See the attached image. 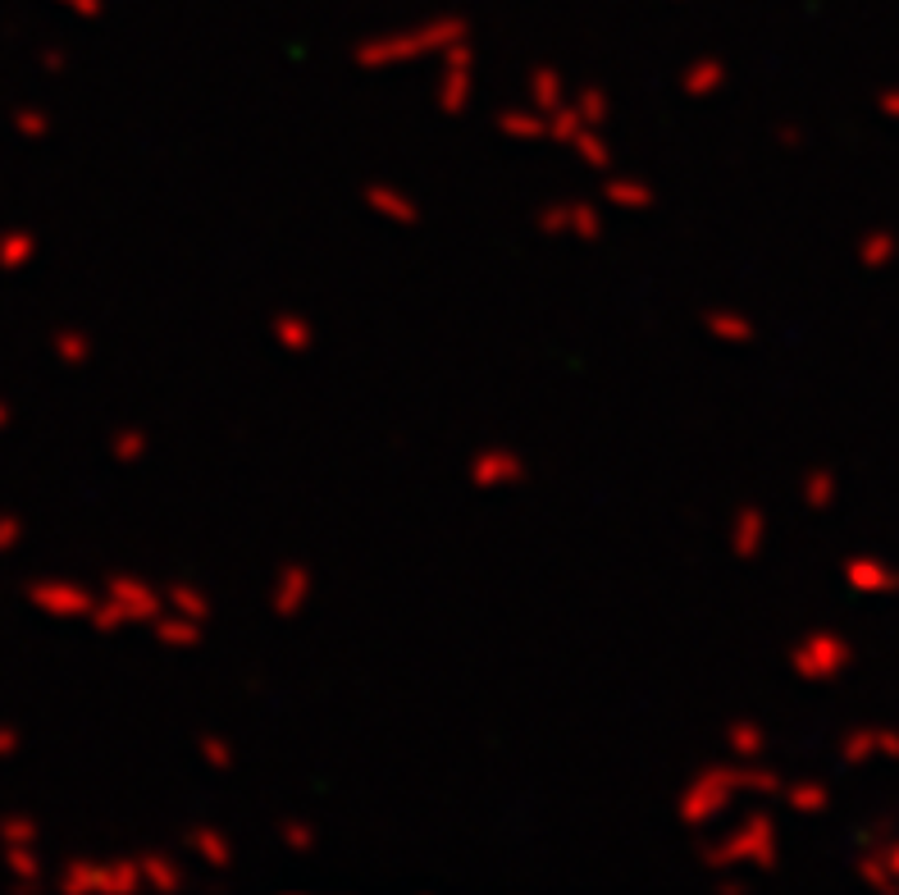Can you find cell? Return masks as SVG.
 <instances>
[{
    "label": "cell",
    "mask_w": 899,
    "mask_h": 895,
    "mask_svg": "<svg viewBox=\"0 0 899 895\" xmlns=\"http://www.w3.org/2000/svg\"><path fill=\"white\" fill-rule=\"evenodd\" d=\"M471 37L466 19L457 14H443V19H425L406 32H384V37H370V42L356 47V64L361 69H402V64H416V60H438L453 42Z\"/></svg>",
    "instance_id": "obj_1"
},
{
    "label": "cell",
    "mask_w": 899,
    "mask_h": 895,
    "mask_svg": "<svg viewBox=\"0 0 899 895\" xmlns=\"http://www.w3.org/2000/svg\"><path fill=\"white\" fill-rule=\"evenodd\" d=\"M699 864L707 873H722V868H758V873H776L781 864V836L772 813H748L740 827H731L726 836L707 841L699 850Z\"/></svg>",
    "instance_id": "obj_2"
},
{
    "label": "cell",
    "mask_w": 899,
    "mask_h": 895,
    "mask_svg": "<svg viewBox=\"0 0 899 895\" xmlns=\"http://www.w3.org/2000/svg\"><path fill=\"white\" fill-rule=\"evenodd\" d=\"M740 795H744V786H740V759H731V763H703L681 786V795H676L681 827L703 832V827L722 823V817L735 809Z\"/></svg>",
    "instance_id": "obj_3"
},
{
    "label": "cell",
    "mask_w": 899,
    "mask_h": 895,
    "mask_svg": "<svg viewBox=\"0 0 899 895\" xmlns=\"http://www.w3.org/2000/svg\"><path fill=\"white\" fill-rule=\"evenodd\" d=\"M55 886L64 895H137L142 873L137 860H64Z\"/></svg>",
    "instance_id": "obj_4"
},
{
    "label": "cell",
    "mask_w": 899,
    "mask_h": 895,
    "mask_svg": "<svg viewBox=\"0 0 899 895\" xmlns=\"http://www.w3.org/2000/svg\"><path fill=\"white\" fill-rule=\"evenodd\" d=\"M854 667V645L840 630H808L790 645V671L799 681H836Z\"/></svg>",
    "instance_id": "obj_5"
},
{
    "label": "cell",
    "mask_w": 899,
    "mask_h": 895,
    "mask_svg": "<svg viewBox=\"0 0 899 895\" xmlns=\"http://www.w3.org/2000/svg\"><path fill=\"white\" fill-rule=\"evenodd\" d=\"M475 69H479V60H475L471 37H462V42H453L438 55V92H434V101H438V110H443L447 120H457V115H466V110H471V101H475Z\"/></svg>",
    "instance_id": "obj_6"
},
{
    "label": "cell",
    "mask_w": 899,
    "mask_h": 895,
    "mask_svg": "<svg viewBox=\"0 0 899 895\" xmlns=\"http://www.w3.org/2000/svg\"><path fill=\"white\" fill-rule=\"evenodd\" d=\"M535 229L544 238H576V243H598L603 238V210L593 202H544L535 210Z\"/></svg>",
    "instance_id": "obj_7"
},
{
    "label": "cell",
    "mask_w": 899,
    "mask_h": 895,
    "mask_svg": "<svg viewBox=\"0 0 899 895\" xmlns=\"http://www.w3.org/2000/svg\"><path fill=\"white\" fill-rule=\"evenodd\" d=\"M23 599L55 621H83L92 599H96V589H87L83 580H69V576H42V580H28Z\"/></svg>",
    "instance_id": "obj_8"
},
{
    "label": "cell",
    "mask_w": 899,
    "mask_h": 895,
    "mask_svg": "<svg viewBox=\"0 0 899 895\" xmlns=\"http://www.w3.org/2000/svg\"><path fill=\"white\" fill-rule=\"evenodd\" d=\"M530 466L526 457L516 453V448H479V453H471L466 462V480H471V490L479 494H503V490H516V484H526Z\"/></svg>",
    "instance_id": "obj_9"
},
{
    "label": "cell",
    "mask_w": 899,
    "mask_h": 895,
    "mask_svg": "<svg viewBox=\"0 0 899 895\" xmlns=\"http://www.w3.org/2000/svg\"><path fill=\"white\" fill-rule=\"evenodd\" d=\"M101 594L124 613L128 626H146V621H152V617L165 608L161 589H156L152 580H146V576H137V572H110Z\"/></svg>",
    "instance_id": "obj_10"
},
{
    "label": "cell",
    "mask_w": 899,
    "mask_h": 895,
    "mask_svg": "<svg viewBox=\"0 0 899 895\" xmlns=\"http://www.w3.org/2000/svg\"><path fill=\"white\" fill-rule=\"evenodd\" d=\"M311 594H316V572L307 563H283L270 580V613L279 621H292V617H302L307 604H311Z\"/></svg>",
    "instance_id": "obj_11"
},
{
    "label": "cell",
    "mask_w": 899,
    "mask_h": 895,
    "mask_svg": "<svg viewBox=\"0 0 899 895\" xmlns=\"http://www.w3.org/2000/svg\"><path fill=\"white\" fill-rule=\"evenodd\" d=\"M840 576L854 594H864V599H890V594H899V567L881 563V557H868V553L845 557Z\"/></svg>",
    "instance_id": "obj_12"
},
{
    "label": "cell",
    "mask_w": 899,
    "mask_h": 895,
    "mask_svg": "<svg viewBox=\"0 0 899 895\" xmlns=\"http://www.w3.org/2000/svg\"><path fill=\"white\" fill-rule=\"evenodd\" d=\"M767 535H772V521L758 503H740L735 516H731V553L735 563H758L763 548H767Z\"/></svg>",
    "instance_id": "obj_13"
},
{
    "label": "cell",
    "mask_w": 899,
    "mask_h": 895,
    "mask_svg": "<svg viewBox=\"0 0 899 895\" xmlns=\"http://www.w3.org/2000/svg\"><path fill=\"white\" fill-rule=\"evenodd\" d=\"M361 202H365L370 215H380L384 224H397V229H411V224H421L416 197L402 193V188H393V183H365Z\"/></svg>",
    "instance_id": "obj_14"
},
{
    "label": "cell",
    "mask_w": 899,
    "mask_h": 895,
    "mask_svg": "<svg viewBox=\"0 0 899 895\" xmlns=\"http://www.w3.org/2000/svg\"><path fill=\"white\" fill-rule=\"evenodd\" d=\"M137 860V873H142V891L152 895H178L187 886V868L183 860H174V854L165 850H146V854H133Z\"/></svg>",
    "instance_id": "obj_15"
},
{
    "label": "cell",
    "mask_w": 899,
    "mask_h": 895,
    "mask_svg": "<svg viewBox=\"0 0 899 895\" xmlns=\"http://www.w3.org/2000/svg\"><path fill=\"white\" fill-rule=\"evenodd\" d=\"M731 83V64L722 55H694L685 69H681V92L690 101H707V96H717L726 92Z\"/></svg>",
    "instance_id": "obj_16"
},
{
    "label": "cell",
    "mask_w": 899,
    "mask_h": 895,
    "mask_svg": "<svg viewBox=\"0 0 899 895\" xmlns=\"http://www.w3.org/2000/svg\"><path fill=\"white\" fill-rule=\"evenodd\" d=\"M703 333L722 348H748L758 339V325L735 307H713V311H703Z\"/></svg>",
    "instance_id": "obj_17"
},
{
    "label": "cell",
    "mask_w": 899,
    "mask_h": 895,
    "mask_svg": "<svg viewBox=\"0 0 899 895\" xmlns=\"http://www.w3.org/2000/svg\"><path fill=\"white\" fill-rule=\"evenodd\" d=\"M187 854H193L197 864H206L210 873H229L234 841L224 836V827H215V823H197L193 832H187Z\"/></svg>",
    "instance_id": "obj_18"
},
{
    "label": "cell",
    "mask_w": 899,
    "mask_h": 895,
    "mask_svg": "<svg viewBox=\"0 0 899 895\" xmlns=\"http://www.w3.org/2000/svg\"><path fill=\"white\" fill-rule=\"evenodd\" d=\"M603 202L617 206V210H653L658 193H653V183L640 178V174H612V169H603Z\"/></svg>",
    "instance_id": "obj_19"
},
{
    "label": "cell",
    "mask_w": 899,
    "mask_h": 895,
    "mask_svg": "<svg viewBox=\"0 0 899 895\" xmlns=\"http://www.w3.org/2000/svg\"><path fill=\"white\" fill-rule=\"evenodd\" d=\"M146 626H152V636H156L165 649H197V645L206 640V626H202V621L183 617V613H169V608H161Z\"/></svg>",
    "instance_id": "obj_20"
},
{
    "label": "cell",
    "mask_w": 899,
    "mask_h": 895,
    "mask_svg": "<svg viewBox=\"0 0 899 895\" xmlns=\"http://www.w3.org/2000/svg\"><path fill=\"white\" fill-rule=\"evenodd\" d=\"M494 128L512 142H548V115H539L535 105H507L494 115Z\"/></svg>",
    "instance_id": "obj_21"
},
{
    "label": "cell",
    "mask_w": 899,
    "mask_h": 895,
    "mask_svg": "<svg viewBox=\"0 0 899 895\" xmlns=\"http://www.w3.org/2000/svg\"><path fill=\"white\" fill-rule=\"evenodd\" d=\"M270 339H275V348L292 352V357H307V352L316 348V325H311L302 311H275Z\"/></svg>",
    "instance_id": "obj_22"
},
{
    "label": "cell",
    "mask_w": 899,
    "mask_h": 895,
    "mask_svg": "<svg viewBox=\"0 0 899 895\" xmlns=\"http://www.w3.org/2000/svg\"><path fill=\"white\" fill-rule=\"evenodd\" d=\"M781 800H785V809L790 813H799V817H817V813H827L831 809V786L827 781H781V791H776Z\"/></svg>",
    "instance_id": "obj_23"
},
{
    "label": "cell",
    "mask_w": 899,
    "mask_h": 895,
    "mask_svg": "<svg viewBox=\"0 0 899 895\" xmlns=\"http://www.w3.org/2000/svg\"><path fill=\"white\" fill-rule=\"evenodd\" d=\"M161 599H165L169 613H183V617H193V621H202V626L215 617L210 594H206L202 585H193V580H174V585H165V589H161Z\"/></svg>",
    "instance_id": "obj_24"
},
{
    "label": "cell",
    "mask_w": 899,
    "mask_h": 895,
    "mask_svg": "<svg viewBox=\"0 0 899 895\" xmlns=\"http://www.w3.org/2000/svg\"><path fill=\"white\" fill-rule=\"evenodd\" d=\"M526 92H530V105L539 110V115H548V110H557L561 101H567V79H561L557 64H535L526 73Z\"/></svg>",
    "instance_id": "obj_25"
},
{
    "label": "cell",
    "mask_w": 899,
    "mask_h": 895,
    "mask_svg": "<svg viewBox=\"0 0 899 895\" xmlns=\"http://www.w3.org/2000/svg\"><path fill=\"white\" fill-rule=\"evenodd\" d=\"M799 498H804L808 512L836 507V498H840V475H836L831 466H808L804 480H799Z\"/></svg>",
    "instance_id": "obj_26"
},
{
    "label": "cell",
    "mask_w": 899,
    "mask_h": 895,
    "mask_svg": "<svg viewBox=\"0 0 899 895\" xmlns=\"http://www.w3.org/2000/svg\"><path fill=\"white\" fill-rule=\"evenodd\" d=\"M6 873L14 882V891H37L46 877L42 868V854H37V845H6Z\"/></svg>",
    "instance_id": "obj_27"
},
{
    "label": "cell",
    "mask_w": 899,
    "mask_h": 895,
    "mask_svg": "<svg viewBox=\"0 0 899 895\" xmlns=\"http://www.w3.org/2000/svg\"><path fill=\"white\" fill-rule=\"evenodd\" d=\"M726 750L735 759H763L767 754V727L754 718H735L726 722Z\"/></svg>",
    "instance_id": "obj_28"
},
{
    "label": "cell",
    "mask_w": 899,
    "mask_h": 895,
    "mask_svg": "<svg viewBox=\"0 0 899 895\" xmlns=\"http://www.w3.org/2000/svg\"><path fill=\"white\" fill-rule=\"evenodd\" d=\"M872 759H881V750H877V727H872V722L849 727V731L840 735V763H845V768H864V763H872Z\"/></svg>",
    "instance_id": "obj_29"
},
{
    "label": "cell",
    "mask_w": 899,
    "mask_h": 895,
    "mask_svg": "<svg viewBox=\"0 0 899 895\" xmlns=\"http://www.w3.org/2000/svg\"><path fill=\"white\" fill-rule=\"evenodd\" d=\"M895 251H899V238L890 229H872V234L858 238V266H864L868 275H881L895 260Z\"/></svg>",
    "instance_id": "obj_30"
},
{
    "label": "cell",
    "mask_w": 899,
    "mask_h": 895,
    "mask_svg": "<svg viewBox=\"0 0 899 895\" xmlns=\"http://www.w3.org/2000/svg\"><path fill=\"white\" fill-rule=\"evenodd\" d=\"M32 260H37V234H28V229L0 234V270L14 275V270H28Z\"/></svg>",
    "instance_id": "obj_31"
},
{
    "label": "cell",
    "mask_w": 899,
    "mask_h": 895,
    "mask_svg": "<svg viewBox=\"0 0 899 895\" xmlns=\"http://www.w3.org/2000/svg\"><path fill=\"white\" fill-rule=\"evenodd\" d=\"M571 152L580 156V165H589V169H598V174H603V169H612V146H608V137H603V128H580L571 142Z\"/></svg>",
    "instance_id": "obj_32"
},
{
    "label": "cell",
    "mask_w": 899,
    "mask_h": 895,
    "mask_svg": "<svg viewBox=\"0 0 899 895\" xmlns=\"http://www.w3.org/2000/svg\"><path fill=\"white\" fill-rule=\"evenodd\" d=\"M146 453H152V434H146L142 425H120L115 434H110V457H115L120 466H137Z\"/></svg>",
    "instance_id": "obj_33"
},
{
    "label": "cell",
    "mask_w": 899,
    "mask_h": 895,
    "mask_svg": "<svg viewBox=\"0 0 899 895\" xmlns=\"http://www.w3.org/2000/svg\"><path fill=\"white\" fill-rule=\"evenodd\" d=\"M571 105H576V115H580V124H589V128H608V120H612V96L603 92V88H593V83H585L576 96H567Z\"/></svg>",
    "instance_id": "obj_34"
},
{
    "label": "cell",
    "mask_w": 899,
    "mask_h": 895,
    "mask_svg": "<svg viewBox=\"0 0 899 895\" xmlns=\"http://www.w3.org/2000/svg\"><path fill=\"white\" fill-rule=\"evenodd\" d=\"M51 352L60 366H87L92 361V333L87 329H55L51 333Z\"/></svg>",
    "instance_id": "obj_35"
},
{
    "label": "cell",
    "mask_w": 899,
    "mask_h": 895,
    "mask_svg": "<svg viewBox=\"0 0 899 895\" xmlns=\"http://www.w3.org/2000/svg\"><path fill=\"white\" fill-rule=\"evenodd\" d=\"M854 873H858V882H864L868 891H877V895H899V877L886 868V860H881L877 850H864V854H858Z\"/></svg>",
    "instance_id": "obj_36"
},
{
    "label": "cell",
    "mask_w": 899,
    "mask_h": 895,
    "mask_svg": "<svg viewBox=\"0 0 899 895\" xmlns=\"http://www.w3.org/2000/svg\"><path fill=\"white\" fill-rule=\"evenodd\" d=\"M279 845L288 854H297V860H307V854H316V845H320V832L307 823V817H283V823H279Z\"/></svg>",
    "instance_id": "obj_37"
},
{
    "label": "cell",
    "mask_w": 899,
    "mask_h": 895,
    "mask_svg": "<svg viewBox=\"0 0 899 895\" xmlns=\"http://www.w3.org/2000/svg\"><path fill=\"white\" fill-rule=\"evenodd\" d=\"M42 841V823L28 813H10L0 817V845H37Z\"/></svg>",
    "instance_id": "obj_38"
},
{
    "label": "cell",
    "mask_w": 899,
    "mask_h": 895,
    "mask_svg": "<svg viewBox=\"0 0 899 895\" xmlns=\"http://www.w3.org/2000/svg\"><path fill=\"white\" fill-rule=\"evenodd\" d=\"M197 759L210 772H229L234 768V744L224 740V735H215V731H206V735H197Z\"/></svg>",
    "instance_id": "obj_39"
},
{
    "label": "cell",
    "mask_w": 899,
    "mask_h": 895,
    "mask_svg": "<svg viewBox=\"0 0 899 895\" xmlns=\"http://www.w3.org/2000/svg\"><path fill=\"white\" fill-rule=\"evenodd\" d=\"M92 630H96V636H115V630H124L128 621H124V613L115 608V604H110L105 599V594H96V599H92V608H87V617H83Z\"/></svg>",
    "instance_id": "obj_40"
},
{
    "label": "cell",
    "mask_w": 899,
    "mask_h": 895,
    "mask_svg": "<svg viewBox=\"0 0 899 895\" xmlns=\"http://www.w3.org/2000/svg\"><path fill=\"white\" fill-rule=\"evenodd\" d=\"M580 128H585V124H580V115H576V105H571V101H561L557 110H548V142L567 146Z\"/></svg>",
    "instance_id": "obj_41"
},
{
    "label": "cell",
    "mask_w": 899,
    "mask_h": 895,
    "mask_svg": "<svg viewBox=\"0 0 899 895\" xmlns=\"http://www.w3.org/2000/svg\"><path fill=\"white\" fill-rule=\"evenodd\" d=\"M10 124H14V133L28 137V142H37V137H46V133H51V115H46L42 105H19Z\"/></svg>",
    "instance_id": "obj_42"
},
{
    "label": "cell",
    "mask_w": 899,
    "mask_h": 895,
    "mask_svg": "<svg viewBox=\"0 0 899 895\" xmlns=\"http://www.w3.org/2000/svg\"><path fill=\"white\" fill-rule=\"evenodd\" d=\"M23 544V521L14 512H0V553H14Z\"/></svg>",
    "instance_id": "obj_43"
},
{
    "label": "cell",
    "mask_w": 899,
    "mask_h": 895,
    "mask_svg": "<svg viewBox=\"0 0 899 895\" xmlns=\"http://www.w3.org/2000/svg\"><path fill=\"white\" fill-rule=\"evenodd\" d=\"M772 137H776V146H785V152H799V146H808V133H804L795 120L776 124V128H772Z\"/></svg>",
    "instance_id": "obj_44"
},
{
    "label": "cell",
    "mask_w": 899,
    "mask_h": 895,
    "mask_svg": "<svg viewBox=\"0 0 899 895\" xmlns=\"http://www.w3.org/2000/svg\"><path fill=\"white\" fill-rule=\"evenodd\" d=\"M890 832H895V817H872V823L864 827V836H858V841H864V850H872V845H881Z\"/></svg>",
    "instance_id": "obj_45"
},
{
    "label": "cell",
    "mask_w": 899,
    "mask_h": 895,
    "mask_svg": "<svg viewBox=\"0 0 899 895\" xmlns=\"http://www.w3.org/2000/svg\"><path fill=\"white\" fill-rule=\"evenodd\" d=\"M877 750H881V759L899 763V727H877Z\"/></svg>",
    "instance_id": "obj_46"
},
{
    "label": "cell",
    "mask_w": 899,
    "mask_h": 895,
    "mask_svg": "<svg viewBox=\"0 0 899 895\" xmlns=\"http://www.w3.org/2000/svg\"><path fill=\"white\" fill-rule=\"evenodd\" d=\"M713 877H717V891H722V895H744V891H748V882L740 877V868H722V873H713Z\"/></svg>",
    "instance_id": "obj_47"
},
{
    "label": "cell",
    "mask_w": 899,
    "mask_h": 895,
    "mask_svg": "<svg viewBox=\"0 0 899 895\" xmlns=\"http://www.w3.org/2000/svg\"><path fill=\"white\" fill-rule=\"evenodd\" d=\"M877 110H881L890 124H899V88H881V92H877Z\"/></svg>",
    "instance_id": "obj_48"
},
{
    "label": "cell",
    "mask_w": 899,
    "mask_h": 895,
    "mask_svg": "<svg viewBox=\"0 0 899 895\" xmlns=\"http://www.w3.org/2000/svg\"><path fill=\"white\" fill-rule=\"evenodd\" d=\"M37 64H42V73H64L69 69V55L60 47H46L42 55H37Z\"/></svg>",
    "instance_id": "obj_49"
},
{
    "label": "cell",
    "mask_w": 899,
    "mask_h": 895,
    "mask_svg": "<svg viewBox=\"0 0 899 895\" xmlns=\"http://www.w3.org/2000/svg\"><path fill=\"white\" fill-rule=\"evenodd\" d=\"M872 850H877V854H881V860H886V868H890V873L899 877V836L890 832V836H886L881 845H872Z\"/></svg>",
    "instance_id": "obj_50"
},
{
    "label": "cell",
    "mask_w": 899,
    "mask_h": 895,
    "mask_svg": "<svg viewBox=\"0 0 899 895\" xmlns=\"http://www.w3.org/2000/svg\"><path fill=\"white\" fill-rule=\"evenodd\" d=\"M19 744H23V735H19L14 727L0 722V759H14V754H19Z\"/></svg>",
    "instance_id": "obj_51"
},
{
    "label": "cell",
    "mask_w": 899,
    "mask_h": 895,
    "mask_svg": "<svg viewBox=\"0 0 899 895\" xmlns=\"http://www.w3.org/2000/svg\"><path fill=\"white\" fill-rule=\"evenodd\" d=\"M60 6H69L79 19H101V0H60Z\"/></svg>",
    "instance_id": "obj_52"
},
{
    "label": "cell",
    "mask_w": 899,
    "mask_h": 895,
    "mask_svg": "<svg viewBox=\"0 0 899 895\" xmlns=\"http://www.w3.org/2000/svg\"><path fill=\"white\" fill-rule=\"evenodd\" d=\"M14 421V412H10V402H0V430H6Z\"/></svg>",
    "instance_id": "obj_53"
}]
</instances>
